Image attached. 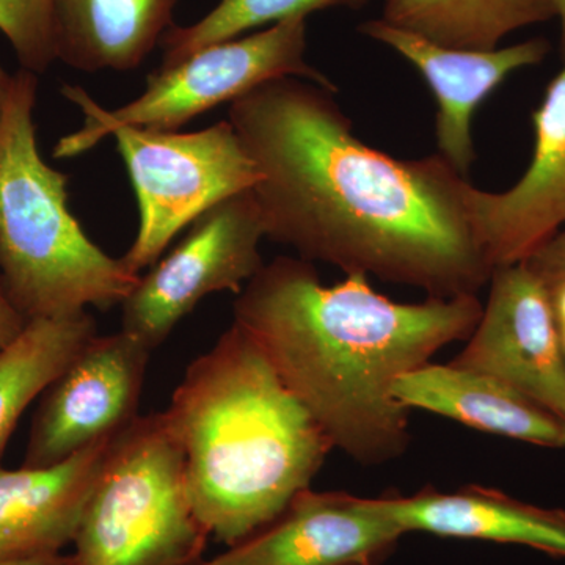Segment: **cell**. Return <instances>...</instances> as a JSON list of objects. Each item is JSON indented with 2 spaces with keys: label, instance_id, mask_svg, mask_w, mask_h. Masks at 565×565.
Masks as SVG:
<instances>
[{
  "label": "cell",
  "instance_id": "6da1fadb",
  "mask_svg": "<svg viewBox=\"0 0 565 565\" xmlns=\"http://www.w3.org/2000/svg\"><path fill=\"white\" fill-rule=\"evenodd\" d=\"M333 95L285 77L230 104L258 169L266 239L427 297L478 296L493 269L468 211L470 181L438 152L396 159L364 143Z\"/></svg>",
  "mask_w": 565,
  "mask_h": 565
},
{
  "label": "cell",
  "instance_id": "7a4b0ae2",
  "mask_svg": "<svg viewBox=\"0 0 565 565\" xmlns=\"http://www.w3.org/2000/svg\"><path fill=\"white\" fill-rule=\"evenodd\" d=\"M478 296L399 303L366 275L323 286L313 264L280 256L237 294L234 323L259 344L294 396L364 467L392 462L411 444L397 377L478 326Z\"/></svg>",
  "mask_w": 565,
  "mask_h": 565
},
{
  "label": "cell",
  "instance_id": "3957f363",
  "mask_svg": "<svg viewBox=\"0 0 565 565\" xmlns=\"http://www.w3.org/2000/svg\"><path fill=\"white\" fill-rule=\"evenodd\" d=\"M166 412L184 455L192 508L233 546L270 525L333 449L259 344L233 322L196 356Z\"/></svg>",
  "mask_w": 565,
  "mask_h": 565
},
{
  "label": "cell",
  "instance_id": "277c9868",
  "mask_svg": "<svg viewBox=\"0 0 565 565\" xmlns=\"http://www.w3.org/2000/svg\"><path fill=\"white\" fill-rule=\"evenodd\" d=\"M36 93V74L18 71L0 125V278L28 322L109 310L140 277L71 214L68 177L40 154Z\"/></svg>",
  "mask_w": 565,
  "mask_h": 565
},
{
  "label": "cell",
  "instance_id": "5b68a950",
  "mask_svg": "<svg viewBox=\"0 0 565 565\" xmlns=\"http://www.w3.org/2000/svg\"><path fill=\"white\" fill-rule=\"evenodd\" d=\"M210 537L166 412L139 415L111 441L65 565H195Z\"/></svg>",
  "mask_w": 565,
  "mask_h": 565
},
{
  "label": "cell",
  "instance_id": "8992f818",
  "mask_svg": "<svg viewBox=\"0 0 565 565\" xmlns=\"http://www.w3.org/2000/svg\"><path fill=\"white\" fill-rule=\"evenodd\" d=\"M297 77L337 93L326 74L307 62V18L277 22L262 32L211 44L152 71L141 95L115 110L104 109L79 85L62 95L84 115L77 131L55 143L54 159L77 158L125 126L180 131L185 122L255 90L266 82Z\"/></svg>",
  "mask_w": 565,
  "mask_h": 565
},
{
  "label": "cell",
  "instance_id": "52a82bcc",
  "mask_svg": "<svg viewBox=\"0 0 565 565\" xmlns=\"http://www.w3.org/2000/svg\"><path fill=\"white\" fill-rule=\"evenodd\" d=\"M139 207V230L122 256L132 273L158 263L174 237L211 206L250 191L258 169L230 121L202 131L125 128L111 134Z\"/></svg>",
  "mask_w": 565,
  "mask_h": 565
},
{
  "label": "cell",
  "instance_id": "ba28073f",
  "mask_svg": "<svg viewBox=\"0 0 565 565\" xmlns=\"http://www.w3.org/2000/svg\"><path fill=\"white\" fill-rule=\"evenodd\" d=\"M172 250L140 275L121 303V329L151 351L215 292L239 294L264 266L266 239L253 191L222 200L188 226Z\"/></svg>",
  "mask_w": 565,
  "mask_h": 565
},
{
  "label": "cell",
  "instance_id": "9c48e42d",
  "mask_svg": "<svg viewBox=\"0 0 565 565\" xmlns=\"http://www.w3.org/2000/svg\"><path fill=\"white\" fill-rule=\"evenodd\" d=\"M151 349L131 334H95L40 396L24 467H51L139 418Z\"/></svg>",
  "mask_w": 565,
  "mask_h": 565
},
{
  "label": "cell",
  "instance_id": "30bf717a",
  "mask_svg": "<svg viewBox=\"0 0 565 565\" xmlns=\"http://www.w3.org/2000/svg\"><path fill=\"white\" fill-rule=\"evenodd\" d=\"M478 326L451 363L525 394L565 422V352L545 281L526 263L498 267Z\"/></svg>",
  "mask_w": 565,
  "mask_h": 565
},
{
  "label": "cell",
  "instance_id": "8fae6325",
  "mask_svg": "<svg viewBox=\"0 0 565 565\" xmlns=\"http://www.w3.org/2000/svg\"><path fill=\"white\" fill-rule=\"evenodd\" d=\"M531 120L533 158L519 182L504 192L468 189L476 237L493 270L526 262L565 226V65Z\"/></svg>",
  "mask_w": 565,
  "mask_h": 565
},
{
  "label": "cell",
  "instance_id": "7c38bea8",
  "mask_svg": "<svg viewBox=\"0 0 565 565\" xmlns=\"http://www.w3.org/2000/svg\"><path fill=\"white\" fill-rule=\"evenodd\" d=\"M359 31L397 52L422 74L437 102V152L465 178L476 161L471 136L476 109L515 71L541 65L552 50L545 39L497 50H457L396 28L382 18L364 21Z\"/></svg>",
  "mask_w": 565,
  "mask_h": 565
},
{
  "label": "cell",
  "instance_id": "4fadbf2b",
  "mask_svg": "<svg viewBox=\"0 0 565 565\" xmlns=\"http://www.w3.org/2000/svg\"><path fill=\"white\" fill-rule=\"evenodd\" d=\"M403 535L366 498L308 489L270 525L200 565H381Z\"/></svg>",
  "mask_w": 565,
  "mask_h": 565
},
{
  "label": "cell",
  "instance_id": "5bb4252c",
  "mask_svg": "<svg viewBox=\"0 0 565 565\" xmlns=\"http://www.w3.org/2000/svg\"><path fill=\"white\" fill-rule=\"evenodd\" d=\"M115 437L51 467L0 465V563L61 556L73 544Z\"/></svg>",
  "mask_w": 565,
  "mask_h": 565
},
{
  "label": "cell",
  "instance_id": "9a60e30c",
  "mask_svg": "<svg viewBox=\"0 0 565 565\" xmlns=\"http://www.w3.org/2000/svg\"><path fill=\"white\" fill-rule=\"evenodd\" d=\"M377 514L392 520L404 534L429 533L444 537L478 539L523 545L565 559V511L515 500L482 486L452 492L433 487L411 497L366 498Z\"/></svg>",
  "mask_w": 565,
  "mask_h": 565
},
{
  "label": "cell",
  "instance_id": "2e32d148",
  "mask_svg": "<svg viewBox=\"0 0 565 565\" xmlns=\"http://www.w3.org/2000/svg\"><path fill=\"white\" fill-rule=\"evenodd\" d=\"M392 393L408 411L422 408L541 448H565L564 419L479 371L455 363H426L397 377Z\"/></svg>",
  "mask_w": 565,
  "mask_h": 565
},
{
  "label": "cell",
  "instance_id": "e0dca14e",
  "mask_svg": "<svg viewBox=\"0 0 565 565\" xmlns=\"http://www.w3.org/2000/svg\"><path fill=\"white\" fill-rule=\"evenodd\" d=\"M178 0H52L57 61L84 73L139 68L173 28Z\"/></svg>",
  "mask_w": 565,
  "mask_h": 565
},
{
  "label": "cell",
  "instance_id": "ac0fdd59",
  "mask_svg": "<svg viewBox=\"0 0 565 565\" xmlns=\"http://www.w3.org/2000/svg\"><path fill=\"white\" fill-rule=\"evenodd\" d=\"M382 20L457 50L500 47L512 32L555 18L553 0H384Z\"/></svg>",
  "mask_w": 565,
  "mask_h": 565
},
{
  "label": "cell",
  "instance_id": "d6986e66",
  "mask_svg": "<svg viewBox=\"0 0 565 565\" xmlns=\"http://www.w3.org/2000/svg\"><path fill=\"white\" fill-rule=\"evenodd\" d=\"M95 334L96 322L88 311L36 319L0 351V457L29 405Z\"/></svg>",
  "mask_w": 565,
  "mask_h": 565
},
{
  "label": "cell",
  "instance_id": "ffe728a7",
  "mask_svg": "<svg viewBox=\"0 0 565 565\" xmlns=\"http://www.w3.org/2000/svg\"><path fill=\"white\" fill-rule=\"evenodd\" d=\"M370 0H218L217 6L191 25H173L162 36V68L177 65L211 44L239 39L253 29L303 17L315 11L362 9Z\"/></svg>",
  "mask_w": 565,
  "mask_h": 565
},
{
  "label": "cell",
  "instance_id": "44dd1931",
  "mask_svg": "<svg viewBox=\"0 0 565 565\" xmlns=\"http://www.w3.org/2000/svg\"><path fill=\"white\" fill-rule=\"evenodd\" d=\"M0 32L22 70L39 76L57 61L52 0H0Z\"/></svg>",
  "mask_w": 565,
  "mask_h": 565
},
{
  "label": "cell",
  "instance_id": "7402d4cb",
  "mask_svg": "<svg viewBox=\"0 0 565 565\" xmlns=\"http://www.w3.org/2000/svg\"><path fill=\"white\" fill-rule=\"evenodd\" d=\"M527 266L539 277L550 278L565 273V230L553 236L545 245H542L531 258H527Z\"/></svg>",
  "mask_w": 565,
  "mask_h": 565
},
{
  "label": "cell",
  "instance_id": "603a6c76",
  "mask_svg": "<svg viewBox=\"0 0 565 565\" xmlns=\"http://www.w3.org/2000/svg\"><path fill=\"white\" fill-rule=\"evenodd\" d=\"M24 316L17 310L0 278V351L20 337L28 326Z\"/></svg>",
  "mask_w": 565,
  "mask_h": 565
},
{
  "label": "cell",
  "instance_id": "cb8c5ba5",
  "mask_svg": "<svg viewBox=\"0 0 565 565\" xmlns=\"http://www.w3.org/2000/svg\"><path fill=\"white\" fill-rule=\"evenodd\" d=\"M542 280L548 288L557 332H559L561 344L565 352V273L555 275V277L542 278Z\"/></svg>",
  "mask_w": 565,
  "mask_h": 565
},
{
  "label": "cell",
  "instance_id": "d4e9b609",
  "mask_svg": "<svg viewBox=\"0 0 565 565\" xmlns=\"http://www.w3.org/2000/svg\"><path fill=\"white\" fill-rule=\"evenodd\" d=\"M13 81L14 74L7 73V70L0 65V125H2L3 115H6L7 103H9Z\"/></svg>",
  "mask_w": 565,
  "mask_h": 565
},
{
  "label": "cell",
  "instance_id": "484cf974",
  "mask_svg": "<svg viewBox=\"0 0 565 565\" xmlns=\"http://www.w3.org/2000/svg\"><path fill=\"white\" fill-rule=\"evenodd\" d=\"M553 6H555V18L559 21V50L565 61V0H553Z\"/></svg>",
  "mask_w": 565,
  "mask_h": 565
},
{
  "label": "cell",
  "instance_id": "4316f807",
  "mask_svg": "<svg viewBox=\"0 0 565 565\" xmlns=\"http://www.w3.org/2000/svg\"><path fill=\"white\" fill-rule=\"evenodd\" d=\"M66 557L54 556V557H43V559H32V561H20V563H0V565H65Z\"/></svg>",
  "mask_w": 565,
  "mask_h": 565
},
{
  "label": "cell",
  "instance_id": "83f0119b",
  "mask_svg": "<svg viewBox=\"0 0 565 565\" xmlns=\"http://www.w3.org/2000/svg\"><path fill=\"white\" fill-rule=\"evenodd\" d=\"M200 564H202V563H199V564H195V565H200Z\"/></svg>",
  "mask_w": 565,
  "mask_h": 565
}]
</instances>
